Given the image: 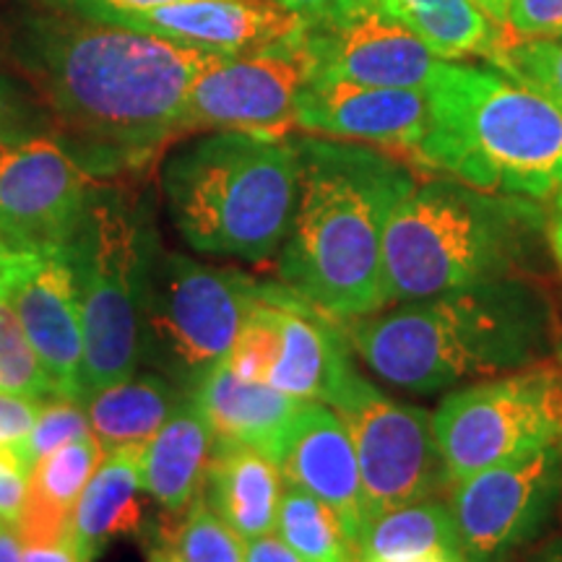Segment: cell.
<instances>
[{"instance_id":"f546056e","label":"cell","mask_w":562,"mask_h":562,"mask_svg":"<svg viewBox=\"0 0 562 562\" xmlns=\"http://www.w3.org/2000/svg\"><path fill=\"white\" fill-rule=\"evenodd\" d=\"M281 349L279 302L273 297V284H261V297L245 318L240 334L227 355V368L245 381L266 383Z\"/></svg>"},{"instance_id":"5b68a950","label":"cell","mask_w":562,"mask_h":562,"mask_svg":"<svg viewBox=\"0 0 562 562\" xmlns=\"http://www.w3.org/2000/svg\"><path fill=\"white\" fill-rule=\"evenodd\" d=\"M547 243V211L453 178L414 186L383 240V307L518 277Z\"/></svg>"},{"instance_id":"4316f807","label":"cell","mask_w":562,"mask_h":562,"mask_svg":"<svg viewBox=\"0 0 562 562\" xmlns=\"http://www.w3.org/2000/svg\"><path fill=\"white\" fill-rule=\"evenodd\" d=\"M440 60L495 58L503 45L497 24L474 0H383Z\"/></svg>"},{"instance_id":"7bdbcfd3","label":"cell","mask_w":562,"mask_h":562,"mask_svg":"<svg viewBox=\"0 0 562 562\" xmlns=\"http://www.w3.org/2000/svg\"><path fill=\"white\" fill-rule=\"evenodd\" d=\"M0 562H24V542L11 524H0Z\"/></svg>"},{"instance_id":"e0dca14e","label":"cell","mask_w":562,"mask_h":562,"mask_svg":"<svg viewBox=\"0 0 562 562\" xmlns=\"http://www.w3.org/2000/svg\"><path fill=\"white\" fill-rule=\"evenodd\" d=\"M286 484L328 505L357 544L370 518L349 427L331 406L302 402L277 456Z\"/></svg>"},{"instance_id":"ac0fdd59","label":"cell","mask_w":562,"mask_h":562,"mask_svg":"<svg viewBox=\"0 0 562 562\" xmlns=\"http://www.w3.org/2000/svg\"><path fill=\"white\" fill-rule=\"evenodd\" d=\"M115 24L216 55H240L302 32L305 19L277 0H178Z\"/></svg>"},{"instance_id":"cb8c5ba5","label":"cell","mask_w":562,"mask_h":562,"mask_svg":"<svg viewBox=\"0 0 562 562\" xmlns=\"http://www.w3.org/2000/svg\"><path fill=\"white\" fill-rule=\"evenodd\" d=\"M102 459V446L94 435H87L34 463L24 510L16 521L21 542H58L68 537L76 503Z\"/></svg>"},{"instance_id":"44dd1931","label":"cell","mask_w":562,"mask_h":562,"mask_svg":"<svg viewBox=\"0 0 562 562\" xmlns=\"http://www.w3.org/2000/svg\"><path fill=\"white\" fill-rule=\"evenodd\" d=\"M281 495L284 476L271 456L214 438L201 497L243 542L277 531Z\"/></svg>"},{"instance_id":"836d02e7","label":"cell","mask_w":562,"mask_h":562,"mask_svg":"<svg viewBox=\"0 0 562 562\" xmlns=\"http://www.w3.org/2000/svg\"><path fill=\"white\" fill-rule=\"evenodd\" d=\"M503 26L518 40H562V0H510Z\"/></svg>"},{"instance_id":"d6986e66","label":"cell","mask_w":562,"mask_h":562,"mask_svg":"<svg viewBox=\"0 0 562 562\" xmlns=\"http://www.w3.org/2000/svg\"><path fill=\"white\" fill-rule=\"evenodd\" d=\"M273 297L279 302L281 349L266 383L297 402L328 404L344 375L355 368L341 323L284 284H273Z\"/></svg>"},{"instance_id":"ba28073f","label":"cell","mask_w":562,"mask_h":562,"mask_svg":"<svg viewBox=\"0 0 562 562\" xmlns=\"http://www.w3.org/2000/svg\"><path fill=\"white\" fill-rule=\"evenodd\" d=\"M261 284L243 271L206 266L157 245L140 305V362L193 391L227 360Z\"/></svg>"},{"instance_id":"9a60e30c","label":"cell","mask_w":562,"mask_h":562,"mask_svg":"<svg viewBox=\"0 0 562 562\" xmlns=\"http://www.w3.org/2000/svg\"><path fill=\"white\" fill-rule=\"evenodd\" d=\"M0 292L16 311L55 393L83 402L81 305L68 248H32L3 240Z\"/></svg>"},{"instance_id":"8fae6325","label":"cell","mask_w":562,"mask_h":562,"mask_svg":"<svg viewBox=\"0 0 562 562\" xmlns=\"http://www.w3.org/2000/svg\"><path fill=\"white\" fill-rule=\"evenodd\" d=\"M562 495V442L453 482L451 513L467 562H508L539 537Z\"/></svg>"},{"instance_id":"ffe728a7","label":"cell","mask_w":562,"mask_h":562,"mask_svg":"<svg viewBox=\"0 0 562 562\" xmlns=\"http://www.w3.org/2000/svg\"><path fill=\"white\" fill-rule=\"evenodd\" d=\"M195 404L206 414L216 440L240 442L277 461L281 442L302 406L269 383L245 381L220 362L195 383Z\"/></svg>"},{"instance_id":"9c48e42d","label":"cell","mask_w":562,"mask_h":562,"mask_svg":"<svg viewBox=\"0 0 562 562\" xmlns=\"http://www.w3.org/2000/svg\"><path fill=\"white\" fill-rule=\"evenodd\" d=\"M432 430L451 484L562 442V360L453 391L432 414Z\"/></svg>"},{"instance_id":"ab89813d","label":"cell","mask_w":562,"mask_h":562,"mask_svg":"<svg viewBox=\"0 0 562 562\" xmlns=\"http://www.w3.org/2000/svg\"><path fill=\"white\" fill-rule=\"evenodd\" d=\"M16 131H26L21 125V104L11 94V89L5 83H0V138Z\"/></svg>"},{"instance_id":"3957f363","label":"cell","mask_w":562,"mask_h":562,"mask_svg":"<svg viewBox=\"0 0 562 562\" xmlns=\"http://www.w3.org/2000/svg\"><path fill=\"white\" fill-rule=\"evenodd\" d=\"M339 323L362 362L409 393H438L472 378L524 370L550 360L560 344L550 297L518 277Z\"/></svg>"},{"instance_id":"c3c4849f","label":"cell","mask_w":562,"mask_h":562,"mask_svg":"<svg viewBox=\"0 0 562 562\" xmlns=\"http://www.w3.org/2000/svg\"><path fill=\"white\" fill-rule=\"evenodd\" d=\"M0 248H3V240H0Z\"/></svg>"},{"instance_id":"4dcf8cb0","label":"cell","mask_w":562,"mask_h":562,"mask_svg":"<svg viewBox=\"0 0 562 562\" xmlns=\"http://www.w3.org/2000/svg\"><path fill=\"white\" fill-rule=\"evenodd\" d=\"M0 391L21 393L37 402L58 396L3 292H0Z\"/></svg>"},{"instance_id":"4fadbf2b","label":"cell","mask_w":562,"mask_h":562,"mask_svg":"<svg viewBox=\"0 0 562 562\" xmlns=\"http://www.w3.org/2000/svg\"><path fill=\"white\" fill-rule=\"evenodd\" d=\"M91 199L87 170L60 138L37 131L0 138V240L68 248Z\"/></svg>"},{"instance_id":"7c38bea8","label":"cell","mask_w":562,"mask_h":562,"mask_svg":"<svg viewBox=\"0 0 562 562\" xmlns=\"http://www.w3.org/2000/svg\"><path fill=\"white\" fill-rule=\"evenodd\" d=\"M311 79L313 58L302 32L250 53L220 55L193 83L182 133L240 131L281 136L294 125L297 100Z\"/></svg>"},{"instance_id":"603a6c76","label":"cell","mask_w":562,"mask_h":562,"mask_svg":"<svg viewBox=\"0 0 562 562\" xmlns=\"http://www.w3.org/2000/svg\"><path fill=\"white\" fill-rule=\"evenodd\" d=\"M144 448H121L104 453V459L83 487L68 537L94 562V558L121 537L144 531V474H140Z\"/></svg>"},{"instance_id":"681fc988","label":"cell","mask_w":562,"mask_h":562,"mask_svg":"<svg viewBox=\"0 0 562 562\" xmlns=\"http://www.w3.org/2000/svg\"><path fill=\"white\" fill-rule=\"evenodd\" d=\"M0 524H3V521H0Z\"/></svg>"},{"instance_id":"ee69618b","label":"cell","mask_w":562,"mask_h":562,"mask_svg":"<svg viewBox=\"0 0 562 562\" xmlns=\"http://www.w3.org/2000/svg\"><path fill=\"white\" fill-rule=\"evenodd\" d=\"M526 562H562V539H550V542L539 547Z\"/></svg>"},{"instance_id":"8992f818","label":"cell","mask_w":562,"mask_h":562,"mask_svg":"<svg viewBox=\"0 0 562 562\" xmlns=\"http://www.w3.org/2000/svg\"><path fill=\"white\" fill-rule=\"evenodd\" d=\"M167 214L193 250L263 263L279 256L300 199L297 144L214 131L161 167Z\"/></svg>"},{"instance_id":"2e32d148","label":"cell","mask_w":562,"mask_h":562,"mask_svg":"<svg viewBox=\"0 0 562 562\" xmlns=\"http://www.w3.org/2000/svg\"><path fill=\"white\" fill-rule=\"evenodd\" d=\"M294 125L321 138L412 154L430 125L427 89H383L311 79L297 100Z\"/></svg>"},{"instance_id":"d6a6232c","label":"cell","mask_w":562,"mask_h":562,"mask_svg":"<svg viewBox=\"0 0 562 562\" xmlns=\"http://www.w3.org/2000/svg\"><path fill=\"white\" fill-rule=\"evenodd\" d=\"M87 435H91V425H89V414L83 402L53 396L42 404L30 438L24 440V446H21L16 453L21 456V461L26 463V469L32 472L34 463L45 459V456H50L53 451H58V448L68 446V442L87 438Z\"/></svg>"},{"instance_id":"277c9868","label":"cell","mask_w":562,"mask_h":562,"mask_svg":"<svg viewBox=\"0 0 562 562\" xmlns=\"http://www.w3.org/2000/svg\"><path fill=\"white\" fill-rule=\"evenodd\" d=\"M430 125L414 151L427 170L490 193H562V108L495 66L442 63L427 83Z\"/></svg>"},{"instance_id":"f1b7e54d","label":"cell","mask_w":562,"mask_h":562,"mask_svg":"<svg viewBox=\"0 0 562 562\" xmlns=\"http://www.w3.org/2000/svg\"><path fill=\"white\" fill-rule=\"evenodd\" d=\"M159 542L175 562H245V542L203 497L180 513L175 529L159 533Z\"/></svg>"},{"instance_id":"8d00e7d4","label":"cell","mask_w":562,"mask_h":562,"mask_svg":"<svg viewBox=\"0 0 562 562\" xmlns=\"http://www.w3.org/2000/svg\"><path fill=\"white\" fill-rule=\"evenodd\" d=\"M50 3L60 5L70 13L81 19H94V21H121L131 13H140V11H151L159 9V5H170L178 3V0H50Z\"/></svg>"},{"instance_id":"484cf974","label":"cell","mask_w":562,"mask_h":562,"mask_svg":"<svg viewBox=\"0 0 562 562\" xmlns=\"http://www.w3.org/2000/svg\"><path fill=\"white\" fill-rule=\"evenodd\" d=\"M360 562L406 560L419 554H463L451 505L425 497L368 518L355 544Z\"/></svg>"},{"instance_id":"83f0119b","label":"cell","mask_w":562,"mask_h":562,"mask_svg":"<svg viewBox=\"0 0 562 562\" xmlns=\"http://www.w3.org/2000/svg\"><path fill=\"white\" fill-rule=\"evenodd\" d=\"M277 533L305 562H360L336 513L292 484L281 495Z\"/></svg>"},{"instance_id":"d590c367","label":"cell","mask_w":562,"mask_h":562,"mask_svg":"<svg viewBox=\"0 0 562 562\" xmlns=\"http://www.w3.org/2000/svg\"><path fill=\"white\" fill-rule=\"evenodd\" d=\"M30 492V469L11 448H0V521L16 526Z\"/></svg>"},{"instance_id":"6da1fadb","label":"cell","mask_w":562,"mask_h":562,"mask_svg":"<svg viewBox=\"0 0 562 562\" xmlns=\"http://www.w3.org/2000/svg\"><path fill=\"white\" fill-rule=\"evenodd\" d=\"M220 55L110 21L50 24L34 70L58 121L108 165L140 161L175 136L193 83Z\"/></svg>"},{"instance_id":"74e56055","label":"cell","mask_w":562,"mask_h":562,"mask_svg":"<svg viewBox=\"0 0 562 562\" xmlns=\"http://www.w3.org/2000/svg\"><path fill=\"white\" fill-rule=\"evenodd\" d=\"M245 562H305L277 531L245 542Z\"/></svg>"},{"instance_id":"52a82bcc","label":"cell","mask_w":562,"mask_h":562,"mask_svg":"<svg viewBox=\"0 0 562 562\" xmlns=\"http://www.w3.org/2000/svg\"><path fill=\"white\" fill-rule=\"evenodd\" d=\"M154 250L151 232L131 209L94 193L79 235L68 245L81 305L83 402L138 372L140 305Z\"/></svg>"},{"instance_id":"b9f144b4","label":"cell","mask_w":562,"mask_h":562,"mask_svg":"<svg viewBox=\"0 0 562 562\" xmlns=\"http://www.w3.org/2000/svg\"><path fill=\"white\" fill-rule=\"evenodd\" d=\"M277 3H281L284 9H290L294 13H300L302 19H315V16H323V13L339 9V5L349 3V0H277Z\"/></svg>"},{"instance_id":"f35d334b","label":"cell","mask_w":562,"mask_h":562,"mask_svg":"<svg viewBox=\"0 0 562 562\" xmlns=\"http://www.w3.org/2000/svg\"><path fill=\"white\" fill-rule=\"evenodd\" d=\"M24 562H91L74 539L63 537L58 542H37L24 544Z\"/></svg>"},{"instance_id":"5bb4252c","label":"cell","mask_w":562,"mask_h":562,"mask_svg":"<svg viewBox=\"0 0 562 562\" xmlns=\"http://www.w3.org/2000/svg\"><path fill=\"white\" fill-rule=\"evenodd\" d=\"M302 37L313 58V79L427 89L446 63L383 0H349L323 16L305 19Z\"/></svg>"},{"instance_id":"30bf717a","label":"cell","mask_w":562,"mask_h":562,"mask_svg":"<svg viewBox=\"0 0 562 562\" xmlns=\"http://www.w3.org/2000/svg\"><path fill=\"white\" fill-rule=\"evenodd\" d=\"M328 406L355 440L370 516L435 497L448 482L430 412L393 402L355 368L331 393Z\"/></svg>"},{"instance_id":"bcb514c9","label":"cell","mask_w":562,"mask_h":562,"mask_svg":"<svg viewBox=\"0 0 562 562\" xmlns=\"http://www.w3.org/2000/svg\"><path fill=\"white\" fill-rule=\"evenodd\" d=\"M385 562H467L463 554H446V552H435V554H419V558H406V560H385Z\"/></svg>"},{"instance_id":"d4e9b609","label":"cell","mask_w":562,"mask_h":562,"mask_svg":"<svg viewBox=\"0 0 562 562\" xmlns=\"http://www.w3.org/2000/svg\"><path fill=\"white\" fill-rule=\"evenodd\" d=\"M186 393V389L161 372H136L128 381L104 385L83 402L91 435L104 453L121 448H146Z\"/></svg>"},{"instance_id":"7a4b0ae2","label":"cell","mask_w":562,"mask_h":562,"mask_svg":"<svg viewBox=\"0 0 562 562\" xmlns=\"http://www.w3.org/2000/svg\"><path fill=\"white\" fill-rule=\"evenodd\" d=\"M300 199L279 250L281 284L334 321L383 311V240L412 172L381 149L336 138L294 140Z\"/></svg>"},{"instance_id":"7402d4cb","label":"cell","mask_w":562,"mask_h":562,"mask_svg":"<svg viewBox=\"0 0 562 562\" xmlns=\"http://www.w3.org/2000/svg\"><path fill=\"white\" fill-rule=\"evenodd\" d=\"M211 451L214 430L188 391L140 456L146 495L161 510L180 516L201 497Z\"/></svg>"},{"instance_id":"e575fe53","label":"cell","mask_w":562,"mask_h":562,"mask_svg":"<svg viewBox=\"0 0 562 562\" xmlns=\"http://www.w3.org/2000/svg\"><path fill=\"white\" fill-rule=\"evenodd\" d=\"M42 404L45 402L21 396V393L0 391V448L19 451V448L24 446L34 422H37Z\"/></svg>"},{"instance_id":"1f68e13d","label":"cell","mask_w":562,"mask_h":562,"mask_svg":"<svg viewBox=\"0 0 562 562\" xmlns=\"http://www.w3.org/2000/svg\"><path fill=\"white\" fill-rule=\"evenodd\" d=\"M490 66L529 83L562 108V40L503 42Z\"/></svg>"},{"instance_id":"7dc6e473","label":"cell","mask_w":562,"mask_h":562,"mask_svg":"<svg viewBox=\"0 0 562 562\" xmlns=\"http://www.w3.org/2000/svg\"><path fill=\"white\" fill-rule=\"evenodd\" d=\"M146 562H175V560L170 550H167V547L157 539V544L149 547V558H146Z\"/></svg>"},{"instance_id":"f6af8a7d","label":"cell","mask_w":562,"mask_h":562,"mask_svg":"<svg viewBox=\"0 0 562 562\" xmlns=\"http://www.w3.org/2000/svg\"><path fill=\"white\" fill-rule=\"evenodd\" d=\"M476 5H480V9L487 13V16L495 21L497 26H503V21H505V11H508V3L510 0H474Z\"/></svg>"},{"instance_id":"60d3db41","label":"cell","mask_w":562,"mask_h":562,"mask_svg":"<svg viewBox=\"0 0 562 562\" xmlns=\"http://www.w3.org/2000/svg\"><path fill=\"white\" fill-rule=\"evenodd\" d=\"M547 245L562 269V193L552 199V209L547 211Z\"/></svg>"}]
</instances>
